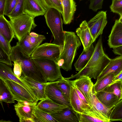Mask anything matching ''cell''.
Masks as SVG:
<instances>
[{
    "label": "cell",
    "instance_id": "obj_1",
    "mask_svg": "<svg viewBox=\"0 0 122 122\" xmlns=\"http://www.w3.org/2000/svg\"><path fill=\"white\" fill-rule=\"evenodd\" d=\"M111 60L104 52L102 37L101 36L96 45L93 53L86 66L77 73L72 75L69 78L77 79L85 76L91 79H97Z\"/></svg>",
    "mask_w": 122,
    "mask_h": 122
},
{
    "label": "cell",
    "instance_id": "obj_2",
    "mask_svg": "<svg viewBox=\"0 0 122 122\" xmlns=\"http://www.w3.org/2000/svg\"><path fill=\"white\" fill-rule=\"evenodd\" d=\"M10 56L11 61H16L20 65L22 75L40 82H47L36 63L17 43L12 47Z\"/></svg>",
    "mask_w": 122,
    "mask_h": 122
},
{
    "label": "cell",
    "instance_id": "obj_3",
    "mask_svg": "<svg viewBox=\"0 0 122 122\" xmlns=\"http://www.w3.org/2000/svg\"><path fill=\"white\" fill-rule=\"evenodd\" d=\"M64 32L63 47L56 62L60 68L68 71L71 70L73 62L81 43L79 37L75 32L66 31Z\"/></svg>",
    "mask_w": 122,
    "mask_h": 122
},
{
    "label": "cell",
    "instance_id": "obj_4",
    "mask_svg": "<svg viewBox=\"0 0 122 122\" xmlns=\"http://www.w3.org/2000/svg\"><path fill=\"white\" fill-rule=\"evenodd\" d=\"M61 13L57 9L49 7L44 15L46 24L54 37L52 43L63 46L64 33Z\"/></svg>",
    "mask_w": 122,
    "mask_h": 122
},
{
    "label": "cell",
    "instance_id": "obj_5",
    "mask_svg": "<svg viewBox=\"0 0 122 122\" xmlns=\"http://www.w3.org/2000/svg\"><path fill=\"white\" fill-rule=\"evenodd\" d=\"M10 22L19 42L25 39L37 26L34 18L25 13L10 18Z\"/></svg>",
    "mask_w": 122,
    "mask_h": 122
},
{
    "label": "cell",
    "instance_id": "obj_6",
    "mask_svg": "<svg viewBox=\"0 0 122 122\" xmlns=\"http://www.w3.org/2000/svg\"><path fill=\"white\" fill-rule=\"evenodd\" d=\"M32 58L38 65L47 81L53 82L63 77L60 67L56 61L47 58Z\"/></svg>",
    "mask_w": 122,
    "mask_h": 122
},
{
    "label": "cell",
    "instance_id": "obj_7",
    "mask_svg": "<svg viewBox=\"0 0 122 122\" xmlns=\"http://www.w3.org/2000/svg\"><path fill=\"white\" fill-rule=\"evenodd\" d=\"M63 47V46L45 43L36 47L30 56L32 58L49 59L57 61Z\"/></svg>",
    "mask_w": 122,
    "mask_h": 122
},
{
    "label": "cell",
    "instance_id": "obj_8",
    "mask_svg": "<svg viewBox=\"0 0 122 122\" xmlns=\"http://www.w3.org/2000/svg\"><path fill=\"white\" fill-rule=\"evenodd\" d=\"M106 12V11H99L87 22L94 42L102 34L107 24Z\"/></svg>",
    "mask_w": 122,
    "mask_h": 122
},
{
    "label": "cell",
    "instance_id": "obj_9",
    "mask_svg": "<svg viewBox=\"0 0 122 122\" xmlns=\"http://www.w3.org/2000/svg\"><path fill=\"white\" fill-rule=\"evenodd\" d=\"M57 81L50 82L45 90L46 94L52 101L58 104L72 108L70 101L66 98L57 84Z\"/></svg>",
    "mask_w": 122,
    "mask_h": 122
},
{
    "label": "cell",
    "instance_id": "obj_10",
    "mask_svg": "<svg viewBox=\"0 0 122 122\" xmlns=\"http://www.w3.org/2000/svg\"><path fill=\"white\" fill-rule=\"evenodd\" d=\"M3 81L15 100L17 102H31L35 101L29 92L20 84L10 80Z\"/></svg>",
    "mask_w": 122,
    "mask_h": 122
},
{
    "label": "cell",
    "instance_id": "obj_11",
    "mask_svg": "<svg viewBox=\"0 0 122 122\" xmlns=\"http://www.w3.org/2000/svg\"><path fill=\"white\" fill-rule=\"evenodd\" d=\"M49 8L42 0H24V12L34 18L44 15Z\"/></svg>",
    "mask_w": 122,
    "mask_h": 122
},
{
    "label": "cell",
    "instance_id": "obj_12",
    "mask_svg": "<svg viewBox=\"0 0 122 122\" xmlns=\"http://www.w3.org/2000/svg\"><path fill=\"white\" fill-rule=\"evenodd\" d=\"M7 65L0 62V79L3 80H11L20 84L29 92L35 101L37 100L36 97L30 88L25 83L18 78L14 74L12 69Z\"/></svg>",
    "mask_w": 122,
    "mask_h": 122
},
{
    "label": "cell",
    "instance_id": "obj_13",
    "mask_svg": "<svg viewBox=\"0 0 122 122\" xmlns=\"http://www.w3.org/2000/svg\"><path fill=\"white\" fill-rule=\"evenodd\" d=\"M19 78L25 83L32 90L37 99L40 101L46 98L45 90L50 82L41 83L22 75Z\"/></svg>",
    "mask_w": 122,
    "mask_h": 122
},
{
    "label": "cell",
    "instance_id": "obj_14",
    "mask_svg": "<svg viewBox=\"0 0 122 122\" xmlns=\"http://www.w3.org/2000/svg\"><path fill=\"white\" fill-rule=\"evenodd\" d=\"M39 100H36L33 102L26 101L18 102L14 105L16 115L19 118L26 117L34 118L33 111L36 107Z\"/></svg>",
    "mask_w": 122,
    "mask_h": 122
},
{
    "label": "cell",
    "instance_id": "obj_15",
    "mask_svg": "<svg viewBox=\"0 0 122 122\" xmlns=\"http://www.w3.org/2000/svg\"><path fill=\"white\" fill-rule=\"evenodd\" d=\"M89 102L92 107L98 112L108 122H110V116L114 107L108 108L99 100L96 95L93 86L90 95Z\"/></svg>",
    "mask_w": 122,
    "mask_h": 122
},
{
    "label": "cell",
    "instance_id": "obj_16",
    "mask_svg": "<svg viewBox=\"0 0 122 122\" xmlns=\"http://www.w3.org/2000/svg\"><path fill=\"white\" fill-rule=\"evenodd\" d=\"M108 44L110 48L122 46V23L116 20L108 37Z\"/></svg>",
    "mask_w": 122,
    "mask_h": 122
},
{
    "label": "cell",
    "instance_id": "obj_17",
    "mask_svg": "<svg viewBox=\"0 0 122 122\" xmlns=\"http://www.w3.org/2000/svg\"><path fill=\"white\" fill-rule=\"evenodd\" d=\"M76 32L81 41L83 49L86 50L94 42L86 20L81 22L76 29Z\"/></svg>",
    "mask_w": 122,
    "mask_h": 122
},
{
    "label": "cell",
    "instance_id": "obj_18",
    "mask_svg": "<svg viewBox=\"0 0 122 122\" xmlns=\"http://www.w3.org/2000/svg\"><path fill=\"white\" fill-rule=\"evenodd\" d=\"M50 114L58 122H80L78 113L68 107Z\"/></svg>",
    "mask_w": 122,
    "mask_h": 122
},
{
    "label": "cell",
    "instance_id": "obj_19",
    "mask_svg": "<svg viewBox=\"0 0 122 122\" xmlns=\"http://www.w3.org/2000/svg\"><path fill=\"white\" fill-rule=\"evenodd\" d=\"M71 84L77 87L89 102L90 95L94 84L89 77L81 76L73 81H71Z\"/></svg>",
    "mask_w": 122,
    "mask_h": 122
},
{
    "label": "cell",
    "instance_id": "obj_20",
    "mask_svg": "<svg viewBox=\"0 0 122 122\" xmlns=\"http://www.w3.org/2000/svg\"><path fill=\"white\" fill-rule=\"evenodd\" d=\"M63 9L62 15L65 24L70 23L76 10V3L74 0H61Z\"/></svg>",
    "mask_w": 122,
    "mask_h": 122
},
{
    "label": "cell",
    "instance_id": "obj_21",
    "mask_svg": "<svg viewBox=\"0 0 122 122\" xmlns=\"http://www.w3.org/2000/svg\"><path fill=\"white\" fill-rule=\"evenodd\" d=\"M36 107L39 109L49 114L57 112L68 107L57 104L47 97L38 102Z\"/></svg>",
    "mask_w": 122,
    "mask_h": 122
},
{
    "label": "cell",
    "instance_id": "obj_22",
    "mask_svg": "<svg viewBox=\"0 0 122 122\" xmlns=\"http://www.w3.org/2000/svg\"><path fill=\"white\" fill-rule=\"evenodd\" d=\"M122 71V56H120L111 59V61L97 77L98 80L107 74L114 73L115 76Z\"/></svg>",
    "mask_w": 122,
    "mask_h": 122
},
{
    "label": "cell",
    "instance_id": "obj_23",
    "mask_svg": "<svg viewBox=\"0 0 122 122\" xmlns=\"http://www.w3.org/2000/svg\"><path fill=\"white\" fill-rule=\"evenodd\" d=\"M70 102L73 109L78 113H81L84 111L90 109L92 108L79 97L71 83Z\"/></svg>",
    "mask_w": 122,
    "mask_h": 122
},
{
    "label": "cell",
    "instance_id": "obj_24",
    "mask_svg": "<svg viewBox=\"0 0 122 122\" xmlns=\"http://www.w3.org/2000/svg\"><path fill=\"white\" fill-rule=\"evenodd\" d=\"M96 94L99 100L109 108H114L120 100L114 94L104 90L96 92Z\"/></svg>",
    "mask_w": 122,
    "mask_h": 122
},
{
    "label": "cell",
    "instance_id": "obj_25",
    "mask_svg": "<svg viewBox=\"0 0 122 122\" xmlns=\"http://www.w3.org/2000/svg\"><path fill=\"white\" fill-rule=\"evenodd\" d=\"M78 114L80 122H108L92 107Z\"/></svg>",
    "mask_w": 122,
    "mask_h": 122
},
{
    "label": "cell",
    "instance_id": "obj_26",
    "mask_svg": "<svg viewBox=\"0 0 122 122\" xmlns=\"http://www.w3.org/2000/svg\"><path fill=\"white\" fill-rule=\"evenodd\" d=\"M95 49L92 44L86 50L83 49L78 59L74 63L76 71H80L86 66L90 59Z\"/></svg>",
    "mask_w": 122,
    "mask_h": 122
},
{
    "label": "cell",
    "instance_id": "obj_27",
    "mask_svg": "<svg viewBox=\"0 0 122 122\" xmlns=\"http://www.w3.org/2000/svg\"><path fill=\"white\" fill-rule=\"evenodd\" d=\"M0 33L10 43L15 35L10 21L3 15H0Z\"/></svg>",
    "mask_w": 122,
    "mask_h": 122
},
{
    "label": "cell",
    "instance_id": "obj_28",
    "mask_svg": "<svg viewBox=\"0 0 122 122\" xmlns=\"http://www.w3.org/2000/svg\"><path fill=\"white\" fill-rule=\"evenodd\" d=\"M15 100L5 85L4 81L0 79V102L4 111L3 102L11 104L15 103Z\"/></svg>",
    "mask_w": 122,
    "mask_h": 122
},
{
    "label": "cell",
    "instance_id": "obj_29",
    "mask_svg": "<svg viewBox=\"0 0 122 122\" xmlns=\"http://www.w3.org/2000/svg\"><path fill=\"white\" fill-rule=\"evenodd\" d=\"M114 73H109L98 80L94 84L93 87L95 92L103 90L112 82L114 77Z\"/></svg>",
    "mask_w": 122,
    "mask_h": 122
},
{
    "label": "cell",
    "instance_id": "obj_30",
    "mask_svg": "<svg viewBox=\"0 0 122 122\" xmlns=\"http://www.w3.org/2000/svg\"><path fill=\"white\" fill-rule=\"evenodd\" d=\"M33 114L34 116L35 122H58L50 114L39 109L36 107L35 108Z\"/></svg>",
    "mask_w": 122,
    "mask_h": 122
},
{
    "label": "cell",
    "instance_id": "obj_31",
    "mask_svg": "<svg viewBox=\"0 0 122 122\" xmlns=\"http://www.w3.org/2000/svg\"><path fill=\"white\" fill-rule=\"evenodd\" d=\"M57 84L65 97L70 101L71 85L70 80L63 77L57 80Z\"/></svg>",
    "mask_w": 122,
    "mask_h": 122
},
{
    "label": "cell",
    "instance_id": "obj_32",
    "mask_svg": "<svg viewBox=\"0 0 122 122\" xmlns=\"http://www.w3.org/2000/svg\"><path fill=\"white\" fill-rule=\"evenodd\" d=\"M103 90L114 94L120 100L122 99V81H117L112 83Z\"/></svg>",
    "mask_w": 122,
    "mask_h": 122
},
{
    "label": "cell",
    "instance_id": "obj_33",
    "mask_svg": "<svg viewBox=\"0 0 122 122\" xmlns=\"http://www.w3.org/2000/svg\"><path fill=\"white\" fill-rule=\"evenodd\" d=\"M110 122L122 120V99L116 105L110 117Z\"/></svg>",
    "mask_w": 122,
    "mask_h": 122
},
{
    "label": "cell",
    "instance_id": "obj_34",
    "mask_svg": "<svg viewBox=\"0 0 122 122\" xmlns=\"http://www.w3.org/2000/svg\"><path fill=\"white\" fill-rule=\"evenodd\" d=\"M24 0H17L13 10L8 16L10 19L24 14Z\"/></svg>",
    "mask_w": 122,
    "mask_h": 122
},
{
    "label": "cell",
    "instance_id": "obj_35",
    "mask_svg": "<svg viewBox=\"0 0 122 122\" xmlns=\"http://www.w3.org/2000/svg\"><path fill=\"white\" fill-rule=\"evenodd\" d=\"M16 43L30 56H31L36 48L31 45L26 37L20 41H18Z\"/></svg>",
    "mask_w": 122,
    "mask_h": 122
},
{
    "label": "cell",
    "instance_id": "obj_36",
    "mask_svg": "<svg viewBox=\"0 0 122 122\" xmlns=\"http://www.w3.org/2000/svg\"><path fill=\"white\" fill-rule=\"evenodd\" d=\"M25 37L31 45L36 47L39 45L42 41L46 39L45 36L41 35H39L37 37H34L31 36L29 34Z\"/></svg>",
    "mask_w": 122,
    "mask_h": 122
},
{
    "label": "cell",
    "instance_id": "obj_37",
    "mask_svg": "<svg viewBox=\"0 0 122 122\" xmlns=\"http://www.w3.org/2000/svg\"><path fill=\"white\" fill-rule=\"evenodd\" d=\"M111 11L119 14L122 15V0H112V3L110 6Z\"/></svg>",
    "mask_w": 122,
    "mask_h": 122
},
{
    "label": "cell",
    "instance_id": "obj_38",
    "mask_svg": "<svg viewBox=\"0 0 122 122\" xmlns=\"http://www.w3.org/2000/svg\"><path fill=\"white\" fill-rule=\"evenodd\" d=\"M49 8L53 7L58 10L62 15L63 9L61 2L58 0H42Z\"/></svg>",
    "mask_w": 122,
    "mask_h": 122
},
{
    "label": "cell",
    "instance_id": "obj_39",
    "mask_svg": "<svg viewBox=\"0 0 122 122\" xmlns=\"http://www.w3.org/2000/svg\"><path fill=\"white\" fill-rule=\"evenodd\" d=\"M17 0H5L4 14L8 16L11 13Z\"/></svg>",
    "mask_w": 122,
    "mask_h": 122
},
{
    "label": "cell",
    "instance_id": "obj_40",
    "mask_svg": "<svg viewBox=\"0 0 122 122\" xmlns=\"http://www.w3.org/2000/svg\"><path fill=\"white\" fill-rule=\"evenodd\" d=\"M10 43L0 33V47L9 55L12 48Z\"/></svg>",
    "mask_w": 122,
    "mask_h": 122
},
{
    "label": "cell",
    "instance_id": "obj_41",
    "mask_svg": "<svg viewBox=\"0 0 122 122\" xmlns=\"http://www.w3.org/2000/svg\"><path fill=\"white\" fill-rule=\"evenodd\" d=\"M10 56L0 47V62L12 66Z\"/></svg>",
    "mask_w": 122,
    "mask_h": 122
},
{
    "label": "cell",
    "instance_id": "obj_42",
    "mask_svg": "<svg viewBox=\"0 0 122 122\" xmlns=\"http://www.w3.org/2000/svg\"><path fill=\"white\" fill-rule=\"evenodd\" d=\"M104 0H90L89 8L95 12L102 9Z\"/></svg>",
    "mask_w": 122,
    "mask_h": 122
},
{
    "label": "cell",
    "instance_id": "obj_43",
    "mask_svg": "<svg viewBox=\"0 0 122 122\" xmlns=\"http://www.w3.org/2000/svg\"><path fill=\"white\" fill-rule=\"evenodd\" d=\"M14 67L13 72L14 74L19 78L21 76L22 70L20 65L16 61H13Z\"/></svg>",
    "mask_w": 122,
    "mask_h": 122
},
{
    "label": "cell",
    "instance_id": "obj_44",
    "mask_svg": "<svg viewBox=\"0 0 122 122\" xmlns=\"http://www.w3.org/2000/svg\"><path fill=\"white\" fill-rule=\"evenodd\" d=\"M73 86L75 90L77 93L79 97L86 104L92 107L89 102L84 96L77 87L73 85Z\"/></svg>",
    "mask_w": 122,
    "mask_h": 122
},
{
    "label": "cell",
    "instance_id": "obj_45",
    "mask_svg": "<svg viewBox=\"0 0 122 122\" xmlns=\"http://www.w3.org/2000/svg\"><path fill=\"white\" fill-rule=\"evenodd\" d=\"M112 51L115 54L122 56V46L113 48Z\"/></svg>",
    "mask_w": 122,
    "mask_h": 122
},
{
    "label": "cell",
    "instance_id": "obj_46",
    "mask_svg": "<svg viewBox=\"0 0 122 122\" xmlns=\"http://www.w3.org/2000/svg\"><path fill=\"white\" fill-rule=\"evenodd\" d=\"M20 122H35L34 118L21 117L19 118Z\"/></svg>",
    "mask_w": 122,
    "mask_h": 122
},
{
    "label": "cell",
    "instance_id": "obj_47",
    "mask_svg": "<svg viewBox=\"0 0 122 122\" xmlns=\"http://www.w3.org/2000/svg\"><path fill=\"white\" fill-rule=\"evenodd\" d=\"M5 1V0H0V15H4Z\"/></svg>",
    "mask_w": 122,
    "mask_h": 122
},
{
    "label": "cell",
    "instance_id": "obj_48",
    "mask_svg": "<svg viewBox=\"0 0 122 122\" xmlns=\"http://www.w3.org/2000/svg\"><path fill=\"white\" fill-rule=\"evenodd\" d=\"M117 81H122V71L117 75L114 77L112 83Z\"/></svg>",
    "mask_w": 122,
    "mask_h": 122
},
{
    "label": "cell",
    "instance_id": "obj_49",
    "mask_svg": "<svg viewBox=\"0 0 122 122\" xmlns=\"http://www.w3.org/2000/svg\"><path fill=\"white\" fill-rule=\"evenodd\" d=\"M29 35L31 36L34 37H37L39 35V34L33 32H30Z\"/></svg>",
    "mask_w": 122,
    "mask_h": 122
},
{
    "label": "cell",
    "instance_id": "obj_50",
    "mask_svg": "<svg viewBox=\"0 0 122 122\" xmlns=\"http://www.w3.org/2000/svg\"><path fill=\"white\" fill-rule=\"evenodd\" d=\"M118 20L120 22L122 23V15L120 16V18Z\"/></svg>",
    "mask_w": 122,
    "mask_h": 122
},
{
    "label": "cell",
    "instance_id": "obj_51",
    "mask_svg": "<svg viewBox=\"0 0 122 122\" xmlns=\"http://www.w3.org/2000/svg\"><path fill=\"white\" fill-rule=\"evenodd\" d=\"M0 122H12V121H10V120L8 121H5V120H0Z\"/></svg>",
    "mask_w": 122,
    "mask_h": 122
},
{
    "label": "cell",
    "instance_id": "obj_52",
    "mask_svg": "<svg viewBox=\"0 0 122 122\" xmlns=\"http://www.w3.org/2000/svg\"><path fill=\"white\" fill-rule=\"evenodd\" d=\"M58 0L59 1H60V2H61V0Z\"/></svg>",
    "mask_w": 122,
    "mask_h": 122
},
{
    "label": "cell",
    "instance_id": "obj_53",
    "mask_svg": "<svg viewBox=\"0 0 122 122\" xmlns=\"http://www.w3.org/2000/svg\"><path fill=\"white\" fill-rule=\"evenodd\" d=\"M80 0V1H81V0Z\"/></svg>",
    "mask_w": 122,
    "mask_h": 122
},
{
    "label": "cell",
    "instance_id": "obj_54",
    "mask_svg": "<svg viewBox=\"0 0 122 122\" xmlns=\"http://www.w3.org/2000/svg\"><path fill=\"white\" fill-rule=\"evenodd\" d=\"M122 122V120L121 121Z\"/></svg>",
    "mask_w": 122,
    "mask_h": 122
}]
</instances>
